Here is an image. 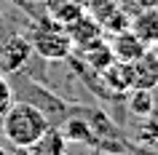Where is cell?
I'll list each match as a JSON object with an SVG mask.
<instances>
[{
	"label": "cell",
	"mask_w": 158,
	"mask_h": 155,
	"mask_svg": "<svg viewBox=\"0 0 158 155\" xmlns=\"http://www.w3.org/2000/svg\"><path fill=\"white\" fill-rule=\"evenodd\" d=\"M126 94H129V104H126L129 115H134V118H148V115H153L156 102H153V91L150 88H129Z\"/></svg>",
	"instance_id": "obj_12"
},
{
	"label": "cell",
	"mask_w": 158,
	"mask_h": 155,
	"mask_svg": "<svg viewBox=\"0 0 158 155\" xmlns=\"http://www.w3.org/2000/svg\"><path fill=\"white\" fill-rule=\"evenodd\" d=\"M0 155H8V150H6V147H3V145H0Z\"/></svg>",
	"instance_id": "obj_19"
},
{
	"label": "cell",
	"mask_w": 158,
	"mask_h": 155,
	"mask_svg": "<svg viewBox=\"0 0 158 155\" xmlns=\"http://www.w3.org/2000/svg\"><path fill=\"white\" fill-rule=\"evenodd\" d=\"M110 43V51H113V56H115V62H123V64H131V62H137V59L148 51V46L137 38V35L131 32V30H123V32H115L113 35V40Z\"/></svg>",
	"instance_id": "obj_6"
},
{
	"label": "cell",
	"mask_w": 158,
	"mask_h": 155,
	"mask_svg": "<svg viewBox=\"0 0 158 155\" xmlns=\"http://www.w3.org/2000/svg\"><path fill=\"white\" fill-rule=\"evenodd\" d=\"M30 150H32V155H64L67 139L62 137V131H59V128L48 126V128H46V134H43V137L38 139Z\"/></svg>",
	"instance_id": "obj_11"
},
{
	"label": "cell",
	"mask_w": 158,
	"mask_h": 155,
	"mask_svg": "<svg viewBox=\"0 0 158 155\" xmlns=\"http://www.w3.org/2000/svg\"><path fill=\"white\" fill-rule=\"evenodd\" d=\"M99 78L105 80L113 94H126L131 88V75H129V64L123 62H110L105 70H99Z\"/></svg>",
	"instance_id": "obj_9"
},
{
	"label": "cell",
	"mask_w": 158,
	"mask_h": 155,
	"mask_svg": "<svg viewBox=\"0 0 158 155\" xmlns=\"http://www.w3.org/2000/svg\"><path fill=\"white\" fill-rule=\"evenodd\" d=\"M0 128H3V137L14 147H32L46 134L48 118L40 107L30 104V102H14L0 118Z\"/></svg>",
	"instance_id": "obj_1"
},
{
	"label": "cell",
	"mask_w": 158,
	"mask_h": 155,
	"mask_svg": "<svg viewBox=\"0 0 158 155\" xmlns=\"http://www.w3.org/2000/svg\"><path fill=\"white\" fill-rule=\"evenodd\" d=\"M43 8H46V16L51 22L64 27L89 11V0H43Z\"/></svg>",
	"instance_id": "obj_8"
},
{
	"label": "cell",
	"mask_w": 158,
	"mask_h": 155,
	"mask_svg": "<svg viewBox=\"0 0 158 155\" xmlns=\"http://www.w3.org/2000/svg\"><path fill=\"white\" fill-rule=\"evenodd\" d=\"M11 104H14V91H11V83L6 80V75L0 72V118L6 115Z\"/></svg>",
	"instance_id": "obj_15"
},
{
	"label": "cell",
	"mask_w": 158,
	"mask_h": 155,
	"mask_svg": "<svg viewBox=\"0 0 158 155\" xmlns=\"http://www.w3.org/2000/svg\"><path fill=\"white\" fill-rule=\"evenodd\" d=\"M137 11H145V8H158V0H131Z\"/></svg>",
	"instance_id": "obj_16"
},
{
	"label": "cell",
	"mask_w": 158,
	"mask_h": 155,
	"mask_svg": "<svg viewBox=\"0 0 158 155\" xmlns=\"http://www.w3.org/2000/svg\"><path fill=\"white\" fill-rule=\"evenodd\" d=\"M129 30H131L148 48H156L158 46V8L137 11V14L129 19Z\"/></svg>",
	"instance_id": "obj_7"
},
{
	"label": "cell",
	"mask_w": 158,
	"mask_h": 155,
	"mask_svg": "<svg viewBox=\"0 0 158 155\" xmlns=\"http://www.w3.org/2000/svg\"><path fill=\"white\" fill-rule=\"evenodd\" d=\"M78 51L83 54V59L94 67V70H97V72H99V70H105L110 62H115V56H113V51H110V43H107V40H97V43L86 46V48H78Z\"/></svg>",
	"instance_id": "obj_14"
},
{
	"label": "cell",
	"mask_w": 158,
	"mask_h": 155,
	"mask_svg": "<svg viewBox=\"0 0 158 155\" xmlns=\"http://www.w3.org/2000/svg\"><path fill=\"white\" fill-rule=\"evenodd\" d=\"M62 137L67 139V145L70 142H78V145H97L99 139H97V134H94V126H89V123L78 120V118H70V120L62 123Z\"/></svg>",
	"instance_id": "obj_10"
},
{
	"label": "cell",
	"mask_w": 158,
	"mask_h": 155,
	"mask_svg": "<svg viewBox=\"0 0 158 155\" xmlns=\"http://www.w3.org/2000/svg\"><path fill=\"white\" fill-rule=\"evenodd\" d=\"M153 51H156V56H158V46H156V48H153Z\"/></svg>",
	"instance_id": "obj_20"
},
{
	"label": "cell",
	"mask_w": 158,
	"mask_h": 155,
	"mask_svg": "<svg viewBox=\"0 0 158 155\" xmlns=\"http://www.w3.org/2000/svg\"><path fill=\"white\" fill-rule=\"evenodd\" d=\"M129 75H131V88H156L158 86V56L156 51L148 48L137 62L129 64Z\"/></svg>",
	"instance_id": "obj_5"
},
{
	"label": "cell",
	"mask_w": 158,
	"mask_h": 155,
	"mask_svg": "<svg viewBox=\"0 0 158 155\" xmlns=\"http://www.w3.org/2000/svg\"><path fill=\"white\" fill-rule=\"evenodd\" d=\"M30 43H32V51L46 62H62L73 54V40L67 38L64 27L51 19H46V24L35 27Z\"/></svg>",
	"instance_id": "obj_2"
},
{
	"label": "cell",
	"mask_w": 158,
	"mask_h": 155,
	"mask_svg": "<svg viewBox=\"0 0 158 155\" xmlns=\"http://www.w3.org/2000/svg\"><path fill=\"white\" fill-rule=\"evenodd\" d=\"M64 32L67 38L73 40V48H86V46H91V43L102 40V35H105V27L102 22L94 14H81L78 19H73L70 24H64Z\"/></svg>",
	"instance_id": "obj_3"
},
{
	"label": "cell",
	"mask_w": 158,
	"mask_h": 155,
	"mask_svg": "<svg viewBox=\"0 0 158 155\" xmlns=\"http://www.w3.org/2000/svg\"><path fill=\"white\" fill-rule=\"evenodd\" d=\"M8 155H32V150H30V147H16V150L8 153Z\"/></svg>",
	"instance_id": "obj_18"
},
{
	"label": "cell",
	"mask_w": 158,
	"mask_h": 155,
	"mask_svg": "<svg viewBox=\"0 0 158 155\" xmlns=\"http://www.w3.org/2000/svg\"><path fill=\"white\" fill-rule=\"evenodd\" d=\"M32 54V43L24 35H11L8 40L0 43V70L3 72H16L27 64Z\"/></svg>",
	"instance_id": "obj_4"
},
{
	"label": "cell",
	"mask_w": 158,
	"mask_h": 155,
	"mask_svg": "<svg viewBox=\"0 0 158 155\" xmlns=\"http://www.w3.org/2000/svg\"><path fill=\"white\" fill-rule=\"evenodd\" d=\"M134 145L142 150H156L158 153V118H142V123L134 128Z\"/></svg>",
	"instance_id": "obj_13"
},
{
	"label": "cell",
	"mask_w": 158,
	"mask_h": 155,
	"mask_svg": "<svg viewBox=\"0 0 158 155\" xmlns=\"http://www.w3.org/2000/svg\"><path fill=\"white\" fill-rule=\"evenodd\" d=\"M97 155H129L126 150H99Z\"/></svg>",
	"instance_id": "obj_17"
}]
</instances>
